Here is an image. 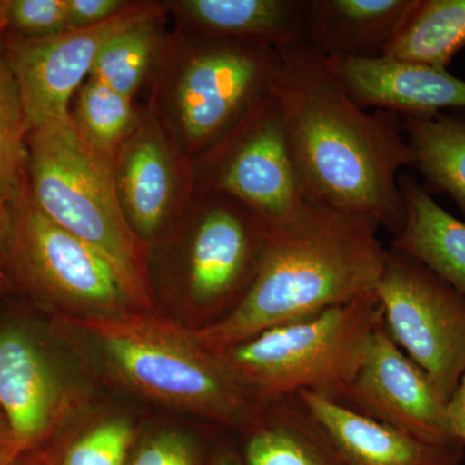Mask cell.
<instances>
[{"instance_id": "cell-1", "label": "cell", "mask_w": 465, "mask_h": 465, "mask_svg": "<svg viewBox=\"0 0 465 465\" xmlns=\"http://www.w3.org/2000/svg\"><path fill=\"white\" fill-rule=\"evenodd\" d=\"M269 94L305 198L396 235L405 219L399 173L415 163L399 115L358 105L308 42L275 47Z\"/></svg>"}, {"instance_id": "cell-2", "label": "cell", "mask_w": 465, "mask_h": 465, "mask_svg": "<svg viewBox=\"0 0 465 465\" xmlns=\"http://www.w3.org/2000/svg\"><path fill=\"white\" fill-rule=\"evenodd\" d=\"M369 217L305 201L295 216L271 226L258 273L228 316L192 327L210 351L376 292L390 250Z\"/></svg>"}, {"instance_id": "cell-3", "label": "cell", "mask_w": 465, "mask_h": 465, "mask_svg": "<svg viewBox=\"0 0 465 465\" xmlns=\"http://www.w3.org/2000/svg\"><path fill=\"white\" fill-rule=\"evenodd\" d=\"M99 349L112 378L159 403L242 430L255 403L192 327L153 311L70 318Z\"/></svg>"}, {"instance_id": "cell-4", "label": "cell", "mask_w": 465, "mask_h": 465, "mask_svg": "<svg viewBox=\"0 0 465 465\" xmlns=\"http://www.w3.org/2000/svg\"><path fill=\"white\" fill-rule=\"evenodd\" d=\"M274 63L269 45L176 27L164 36L150 101L193 159L268 94Z\"/></svg>"}, {"instance_id": "cell-5", "label": "cell", "mask_w": 465, "mask_h": 465, "mask_svg": "<svg viewBox=\"0 0 465 465\" xmlns=\"http://www.w3.org/2000/svg\"><path fill=\"white\" fill-rule=\"evenodd\" d=\"M382 321L376 293L271 327L215 351L251 402L300 391L335 399L353 381Z\"/></svg>"}, {"instance_id": "cell-6", "label": "cell", "mask_w": 465, "mask_h": 465, "mask_svg": "<svg viewBox=\"0 0 465 465\" xmlns=\"http://www.w3.org/2000/svg\"><path fill=\"white\" fill-rule=\"evenodd\" d=\"M5 273L73 317L153 311L152 284L65 231L39 210L27 182L8 200Z\"/></svg>"}, {"instance_id": "cell-7", "label": "cell", "mask_w": 465, "mask_h": 465, "mask_svg": "<svg viewBox=\"0 0 465 465\" xmlns=\"http://www.w3.org/2000/svg\"><path fill=\"white\" fill-rule=\"evenodd\" d=\"M26 146L27 188L39 210L150 283L152 246L125 219L112 162L82 139L72 115L29 133Z\"/></svg>"}, {"instance_id": "cell-8", "label": "cell", "mask_w": 465, "mask_h": 465, "mask_svg": "<svg viewBox=\"0 0 465 465\" xmlns=\"http://www.w3.org/2000/svg\"><path fill=\"white\" fill-rule=\"evenodd\" d=\"M179 284L192 311L222 320L240 304L258 273L271 225L240 201L195 192L177 217Z\"/></svg>"}, {"instance_id": "cell-9", "label": "cell", "mask_w": 465, "mask_h": 465, "mask_svg": "<svg viewBox=\"0 0 465 465\" xmlns=\"http://www.w3.org/2000/svg\"><path fill=\"white\" fill-rule=\"evenodd\" d=\"M195 192L240 201L266 224H283L305 203L277 101L266 94L213 145L193 158Z\"/></svg>"}, {"instance_id": "cell-10", "label": "cell", "mask_w": 465, "mask_h": 465, "mask_svg": "<svg viewBox=\"0 0 465 465\" xmlns=\"http://www.w3.org/2000/svg\"><path fill=\"white\" fill-rule=\"evenodd\" d=\"M375 293L391 338L449 402L465 374V296L393 249Z\"/></svg>"}, {"instance_id": "cell-11", "label": "cell", "mask_w": 465, "mask_h": 465, "mask_svg": "<svg viewBox=\"0 0 465 465\" xmlns=\"http://www.w3.org/2000/svg\"><path fill=\"white\" fill-rule=\"evenodd\" d=\"M164 2H133L105 23L69 29L45 38L11 35L2 41L16 78L29 133L69 118L78 92L104 45L116 34L145 21L166 16Z\"/></svg>"}, {"instance_id": "cell-12", "label": "cell", "mask_w": 465, "mask_h": 465, "mask_svg": "<svg viewBox=\"0 0 465 465\" xmlns=\"http://www.w3.org/2000/svg\"><path fill=\"white\" fill-rule=\"evenodd\" d=\"M113 173L128 224L150 246L182 215L195 193L193 159L150 100L119 146Z\"/></svg>"}, {"instance_id": "cell-13", "label": "cell", "mask_w": 465, "mask_h": 465, "mask_svg": "<svg viewBox=\"0 0 465 465\" xmlns=\"http://www.w3.org/2000/svg\"><path fill=\"white\" fill-rule=\"evenodd\" d=\"M333 400L425 442H461L450 423L448 401L394 342L382 321L353 381Z\"/></svg>"}, {"instance_id": "cell-14", "label": "cell", "mask_w": 465, "mask_h": 465, "mask_svg": "<svg viewBox=\"0 0 465 465\" xmlns=\"http://www.w3.org/2000/svg\"><path fill=\"white\" fill-rule=\"evenodd\" d=\"M75 397L50 351L27 326L0 324V411L26 450L56 432Z\"/></svg>"}, {"instance_id": "cell-15", "label": "cell", "mask_w": 465, "mask_h": 465, "mask_svg": "<svg viewBox=\"0 0 465 465\" xmlns=\"http://www.w3.org/2000/svg\"><path fill=\"white\" fill-rule=\"evenodd\" d=\"M326 60L363 109L402 116H430L443 109H465V81L448 69L385 56Z\"/></svg>"}, {"instance_id": "cell-16", "label": "cell", "mask_w": 465, "mask_h": 465, "mask_svg": "<svg viewBox=\"0 0 465 465\" xmlns=\"http://www.w3.org/2000/svg\"><path fill=\"white\" fill-rule=\"evenodd\" d=\"M299 397L326 428L348 465H460L463 461V442H425L326 394L300 391Z\"/></svg>"}, {"instance_id": "cell-17", "label": "cell", "mask_w": 465, "mask_h": 465, "mask_svg": "<svg viewBox=\"0 0 465 465\" xmlns=\"http://www.w3.org/2000/svg\"><path fill=\"white\" fill-rule=\"evenodd\" d=\"M176 27L269 47L308 42L302 0H176L164 2Z\"/></svg>"}, {"instance_id": "cell-18", "label": "cell", "mask_w": 465, "mask_h": 465, "mask_svg": "<svg viewBox=\"0 0 465 465\" xmlns=\"http://www.w3.org/2000/svg\"><path fill=\"white\" fill-rule=\"evenodd\" d=\"M244 465H348L299 394L255 403L242 428Z\"/></svg>"}, {"instance_id": "cell-19", "label": "cell", "mask_w": 465, "mask_h": 465, "mask_svg": "<svg viewBox=\"0 0 465 465\" xmlns=\"http://www.w3.org/2000/svg\"><path fill=\"white\" fill-rule=\"evenodd\" d=\"M416 0H311L308 43L323 57L381 56Z\"/></svg>"}, {"instance_id": "cell-20", "label": "cell", "mask_w": 465, "mask_h": 465, "mask_svg": "<svg viewBox=\"0 0 465 465\" xmlns=\"http://www.w3.org/2000/svg\"><path fill=\"white\" fill-rule=\"evenodd\" d=\"M405 219L391 249L411 256L465 296V223L412 177H400Z\"/></svg>"}, {"instance_id": "cell-21", "label": "cell", "mask_w": 465, "mask_h": 465, "mask_svg": "<svg viewBox=\"0 0 465 465\" xmlns=\"http://www.w3.org/2000/svg\"><path fill=\"white\" fill-rule=\"evenodd\" d=\"M402 130L414 154V167L430 193H445L465 213V116L439 113L402 116Z\"/></svg>"}, {"instance_id": "cell-22", "label": "cell", "mask_w": 465, "mask_h": 465, "mask_svg": "<svg viewBox=\"0 0 465 465\" xmlns=\"http://www.w3.org/2000/svg\"><path fill=\"white\" fill-rule=\"evenodd\" d=\"M465 47V0H416L381 56L446 69Z\"/></svg>"}, {"instance_id": "cell-23", "label": "cell", "mask_w": 465, "mask_h": 465, "mask_svg": "<svg viewBox=\"0 0 465 465\" xmlns=\"http://www.w3.org/2000/svg\"><path fill=\"white\" fill-rule=\"evenodd\" d=\"M164 16L128 27L110 39L92 67L91 78L97 79L124 96L134 99L150 82L166 34L162 30Z\"/></svg>"}, {"instance_id": "cell-24", "label": "cell", "mask_w": 465, "mask_h": 465, "mask_svg": "<svg viewBox=\"0 0 465 465\" xmlns=\"http://www.w3.org/2000/svg\"><path fill=\"white\" fill-rule=\"evenodd\" d=\"M139 114L134 99L91 76L76 92L75 109L70 113L82 139L112 163L119 146L133 133Z\"/></svg>"}, {"instance_id": "cell-25", "label": "cell", "mask_w": 465, "mask_h": 465, "mask_svg": "<svg viewBox=\"0 0 465 465\" xmlns=\"http://www.w3.org/2000/svg\"><path fill=\"white\" fill-rule=\"evenodd\" d=\"M27 128L16 78L0 39V198L11 200L26 183Z\"/></svg>"}, {"instance_id": "cell-26", "label": "cell", "mask_w": 465, "mask_h": 465, "mask_svg": "<svg viewBox=\"0 0 465 465\" xmlns=\"http://www.w3.org/2000/svg\"><path fill=\"white\" fill-rule=\"evenodd\" d=\"M136 434L130 418L105 416L88 425L66 446L61 465H127Z\"/></svg>"}, {"instance_id": "cell-27", "label": "cell", "mask_w": 465, "mask_h": 465, "mask_svg": "<svg viewBox=\"0 0 465 465\" xmlns=\"http://www.w3.org/2000/svg\"><path fill=\"white\" fill-rule=\"evenodd\" d=\"M3 25L12 35L45 38L69 25L67 0H3Z\"/></svg>"}, {"instance_id": "cell-28", "label": "cell", "mask_w": 465, "mask_h": 465, "mask_svg": "<svg viewBox=\"0 0 465 465\" xmlns=\"http://www.w3.org/2000/svg\"><path fill=\"white\" fill-rule=\"evenodd\" d=\"M200 452L188 434L162 430L143 440L127 465H198Z\"/></svg>"}, {"instance_id": "cell-29", "label": "cell", "mask_w": 465, "mask_h": 465, "mask_svg": "<svg viewBox=\"0 0 465 465\" xmlns=\"http://www.w3.org/2000/svg\"><path fill=\"white\" fill-rule=\"evenodd\" d=\"M131 3V0H67L70 29H84L105 23Z\"/></svg>"}, {"instance_id": "cell-30", "label": "cell", "mask_w": 465, "mask_h": 465, "mask_svg": "<svg viewBox=\"0 0 465 465\" xmlns=\"http://www.w3.org/2000/svg\"><path fill=\"white\" fill-rule=\"evenodd\" d=\"M26 451L25 446L15 437L7 419L0 411V465L14 464Z\"/></svg>"}, {"instance_id": "cell-31", "label": "cell", "mask_w": 465, "mask_h": 465, "mask_svg": "<svg viewBox=\"0 0 465 465\" xmlns=\"http://www.w3.org/2000/svg\"><path fill=\"white\" fill-rule=\"evenodd\" d=\"M448 412L455 436L465 445V374L449 400Z\"/></svg>"}, {"instance_id": "cell-32", "label": "cell", "mask_w": 465, "mask_h": 465, "mask_svg": "<svg viewBox=\"0 0 465 465\" xmlns=\"http://www.w3.org/2000/svg\"><path fill=\"white\" fill-rule=\"evenodd\" d=\"M9 228V204L0 198V273L5 271V246H7Z\"/></svg>"}, {"instance_id": "cell-33", "label": "cell", "mask_w": 465, "mask_h": 465, "mask_svg": "<svg viewBox=\"0 0 465 465\" xmlns=\"http://www.w3.org/2000/svg\"><path fill=\"white\" fill-rule=\"evenodd\" d=\"M213 465H244V463H242L240 459L232 457V455H223V457L216 459Z\"/></svg>"}]
</instances>
